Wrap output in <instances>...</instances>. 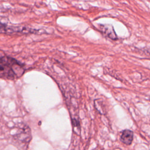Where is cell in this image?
Here are the masks:
<instances>
[{"label": "cell", "mask_w": 150, "mask_h": 150, "mask_svg": "<svg viewBox=\"0 0 150 150\" xmlns=\"http://www.w3.org/2000/svg\"><path fill=\"white\" fill-rule=\"evenodd\" d=\"M94 105L96 108L101 114H104L105 112V108L103 101L100 99H97L94 101Z\"/></svg>", "instance_id": "obj_4"}, {"label": "cell", "mask_w": 150, "mask_h": 150, "mask_svg": "<svg viewBox=\"0 0 150 150\" xmlns=\"http://www.w3.org/2000/svg\"><path fill=\"white\" fill-rule=\"evenodd\" d=\"M133 137L134 134L132 131L129 129H124L121 132L120 140L122 143L126 145H130L132 142Z\"/></svg>", "instance_id": "obj_3"}, {"label": "cell", "mask_w": 150, "mask_h": 150, "mask_svg": "<svg viewBox=\"0 0 150 150\" xmlns=\"http://www.w3.org/2000/svg\"><path fill=\"white\" fill-rule=\"evenodd\" d=\"M145 52L150 55V49H146V50H145Z\"/></svg>", "instance_id": "obj_5"}, {"label": "cell", "mask_w": 150, "mask_h": 150, "mask_svg": "<svg viewBox=\"0 0 150 150\" xmlns=\"http://www.w3.org/2000/svg\"><path fill=\"white\" fill-rule=\"evenodd\" d=\"M149 1H150V0H149Z\"/></svg>", "instance_id": "obj_6"}, {"label": "cell", "mask_w": 150, "mask_h": 150, "mask_svg": "<svg viewBox=\"0 0 150 150\" xmlns=\"http://www.w3.org/2000/svg\"><path fill=\"white\" fill-rule=\"evenodd\" d=\"M100 29L101 32L111 39L117 40L118 39L112 26L110 25H100Z\"/></svg>", "instance_id": "obj_2"}, {"label": "cell", "mask_w": 150, "mask_h": 150, "mask_svg": "<svg viewBox=\"0 0 150 150\" xmlns=\"http://www.w3.org/2000/svg\"><path fill=\"white\" fill-rule=\"evenodd\" d=\"M25 72L23 65L9 56L0 57V77L15 80L21 77Z\"/></svg>", "instance_id": "obj_1"}]
</instances>
